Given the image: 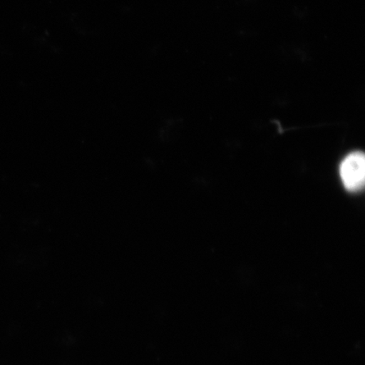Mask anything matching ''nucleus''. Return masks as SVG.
<instances>
[{"label": "nucleus", "mask_w": 365, "mask_h": 365, "mask_svg": "<svg viewBox=\"0 0 365 365\" xmlns=\"http://www.w3.org/2000/svg\"><path fill=\"white\" fill-rule=\"evenodd\" d=\"M340 176L346 190L358 192L363 190L365 181V158L361 152L346 156L340 166Z\"/></svg>", "instance_id": "obj_1"}]
</instances>
